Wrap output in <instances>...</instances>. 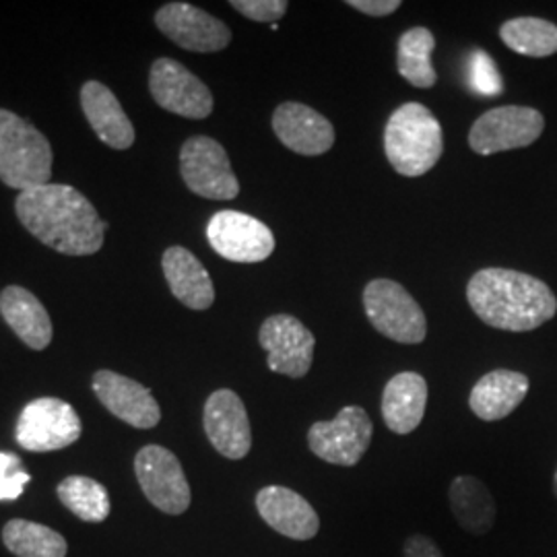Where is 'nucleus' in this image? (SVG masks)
<instances>
[{"mask_svg": "<svg viewBox=\"0 0 557 557\" xmlns=\"http://www.w3.org/2000/svg\"><path fill=\"white\" fill-rule=\"evenodd\" d=\"M59 498L75 517L85 522H101L110 517L108 490L96 479L71 475L59 485Z\"/></svg>", "mask_w": 557, "mask_h": 557, "instance_id": "nucleus-28", "label": "nucleus"}, {"mask_svg": "<svg viewBox=\"0 0 557 557\" xmlns=\"http://www.w3.org/2000/svg\"><path fill=\"white\" fill-rule=\"evenodd\" d=\"M259 341L267 351V363L275 374L304 379L310 372L317 338L296 317H269L260 326Z\"/></svg>", "mask_w": 557, "mask_h": 557, "instance_id": "nucleus-12", "label": "nucleus"}, {"mask_svg": "<svg viewBox=\"0 0 557 557\" xmlns=\"http://www.w3.org/2000/svg\"><path fill=\"white\" fill-rule=\"evenodd\" d=\"M529 379L512 370H494L471 391L469 407L483 421L508 418L529 393Z\"/></svg>", "mask_w": 557, "mask_h": 557, "instance_id": "nucleus-23", "label": "nucleus"}, {"mask_svg": "<svg viewBox=\"0 0 557 557\" xmlns=\"http://www.w3.org/2000/svg\"><path fill=\"white\" fill-rule=\"evenodd\" d=\"M50 140L29 120L0 108V180L23 193L50 184Z\"/></svg>", "mask_w": 557, "mask_h": 557, "instance_id": "nucleus-4", "label": "nucleus"}, {"mask_svg": "<svg viewBox=\"0 0 557 557\" xmlns=\"http://www.w3.org/2000/svg\"><path fill=\"white\" fill-rule=\"evenodd\" d=\"M273 131L287 149L306 158L322 156L335 145L333 124L314 108L298 101L278 106L273 114Z\"/></svg>", "mask_w": 557, "mask_h": 557, "instance_id": "nucleus-17", "label": "nucleus"}, {"mask_svg": "<svg viewBox=\"0 0 557 557\" xmlns=\"http://www.w3.org/2000/svg\"><path fill=\"white\" fill-rule=\"evenodd\" d=\"M94 391L110 413L133 428L151 430L160 423L158 400L137 380L126 379L112 370H100L94 376Z\"/></svg>", "mask_w": 557, "mask_h": 557, "instance_id": "nucleus-16", "label": "nucleus"}, {"mask_svg": "<svg viewBox=\"0 0 557 557\" xmlns=\"http://www.w3.org/2000/svg\"><path fill=\"white\" fill-rule=\"evenodd\" d=\"M469 85L475 94L485 98H494L502 94L504 85L498 69L492 57L483 50H473V54L469 57Z\"/></svg>", "mask_w": 557, "mask_h": 557, "instance_id": "nucleus-29", "label": "nucleus"}, {"mask_svg": "<svg viewBox=\"0 0 557 557\" xmlns=\"http://www.w3.org/2000/svg\"><path fill=\"white\" fill-rule=\"evenodd\" d=\"M257 510L260 518L283 537L310 541L320 531V518L310 502L283 485L260 490Z\"/></svg>", "mask_w": 557, "mask_h": 557, "instance_id": "nucleus-18", "label": "nucleus"}, {"mask_svg": "<svg viewBox=\"0 0 557 557\" xmlns=\"http://www.w3.org/2000/svg\"><path fill=\"white\" fill-rule=\"evenodd\" d=\"M15 211L23 227L66 257H89L103 246L108 223L85 195L66 184H44L20 193Z\"/></svg>", "mask_w": 557, "mask_h": 557, "instance_id": "nucleus-1", "label": "nucleus"}, {"mask_svg": "<svg viewBox=\"0 0 557 557\" xmlns=\"http://www.w3.org/2000/svg\"><path fill=\"white\" fill-rule=\"evenodd\" d=\"M502 41L517 54L545 59L557 52V25L537 17H517L499 27Z\"/></svg>", "mask_w": 557, "mask_h": 557, "instance_id": "nucleus-27", "label": "nucleus"}, {"mask_svg": "<svg viewBox=\"0 0 557 557\" xmlns=\"http://www.w3.org/2000/svg\"><path fill=\"white\" fill-rule=\"evenodd\" d=\"M384 151L400 176L419 178L428 174L444 153L438 119L423 103H403L386 122Z\"/></svg>", "mask_w": 557, "mask_h": 557, "instance_id": "nucleus-3", "label": "nucleus"}, {"mask_svg": "<svg viewBox=\"0 0 557 557\" xmlns=\"http://www.w3.org/2000/svg\"><path fill=\"white\" fill-rule=\"evenodd\" d=\"M448 499L453 515L465 531L473 535H485L492 531L498 510L483 481L471 475H460L450 483Z\"/></svg>", "mask_w": 557, "mask_h": 557, "instance_id": "nucleus-24", "label": "nucleus"}, {"mask_svg": "<svg viewBox=\"0 0 557 557\" xmlns=\"http://www.w3.org/2000/svg\"><path fill=\"white\" fill-rule=\"evenodd\" d=\"M165 281L180 304L190 310H207L215 301V287L207 269L190 250L172 246L161 257Z\"/></svg>", "mask_w": 557, "mask_h": 557, "instance_id": "nucleus-20", "label": "nucleus"}, {"mask_svg": "<svg viewBox=\"0 0 557 557\" xmlns=\"http://www.w3.org/2000/svg\"><path fill=\"white\" fill-rule=\"evenodd\" d=\"M180 174L188 190L202 199L234 200L239 182L232 170L227 151L211 137H190L180 149Z\"/></svg>", "mask_w": 557, "mask_h": 557, "instance_id": "nucleus-6", "label": "nucleus"}, {"mask_svg": "<svg viewBox=\"0 0 557 557\" xmlns=\"http://www.w3.org/2000/svg\"><path fill=\"white\" fill-rule=\"evenodd\" d=\"M149 89L160 108L184 119L202 120L213 112L211 89L178 60H156L149 73Z\"/></svg>", "mask_w": 557, "mask_h": 557, "instance_id": "nucleus-11", "label": "nucleus"}, {"mask_svg": "<svg viewBox=\"0 0 557 557\" xmlns=\"http://www.w3.org/2000/svg\"><path fill=\"white\" fill-rule=\"evenodd\" d=\"M428 405V382L416 372H400L388 380L382 393V419L395 434H411L419 428Z\"/></svg>", "mask_w": 557, "mask_h": 557, "instance_id": "nucleus-21", "label": "nucleus"}, {"mask_svg": "<svg viewBox=\"0 0 557 557\" xmlns=\"http://www.w3.org/2000/svg\"><path fill=\"white\" fill-rule=\"evenodd\" d=\"M347 4L370 17H386L400 9V0H349Z\"/></svg>", "mask_w": 557, "mask_h": 557, "instance_id": "nucleus-32", "label": "nucleus"}, {"mask_svg": "<svg viewBox=\"0 0 557 557\" xmlns=\"http://www.w3.org/2000/svg\"><path fill=\"white\" fill-rule=\"evenodd\" d=\"M363 310L380 335L403 345H418L428 335V320L421 306L397 281H370L363 289Z\"/></svg>", "mask_w": 557, "mask_h": 557, "instance_id": "nucleus-5", "label": "nucleus"}, {"mask_svg": "<svg viewBox=\"0 0 557 557\" xmlns=\"http://www.w3.org/2000/svg\"><path fill=\"white\" fill-rule=\"evenodd\" d=\"M232 9H236L239 15L259 23H277L287 13L285 0H232Z\"/></svg>", "mask_w": 557, "mask_h": 557, "instance_id": "nucleus-31", "label": "nucleus"}, {"mask_svg": "<svg viewBox=\"0 0 557 557\" xmlns=\"http://www.w3.org/2000/svg\"><path fill=\"white\" fill-rule=\"evenodd\" d=\"M0 314L27 347L41 351L50 345L52 320L29 289L9 285L0 294Z\"/></svg>", "mask_w": 557, "mask_h": 557, "instance_id": "nucleus-22", "label": "nucleus"}, {"mask_svg": "<svg viewBox=\"0 0 557 557\" xmlns=\"http://www.w3.org/2000/svg\"><path fill=\"white\" fill-rule=\"evenodd\" d=\"M156 25L165 38L188 52H220L232 41V32L223 21L188 2L163 4L156 13Z\"/></svg>", "mask_w": 557, "mask_h": 557, "instance_id": "nucleus-14", "label": "nucleus"}, {"mask_svg": "<svg viewBox=\"0 0 557 557\" xmlns=\"http://www.w3.org/2000/svg\"><path fill=\"white\" fill-rule=\"evenodd\" d=\"M545 128V119L535 108L499 106L481 114L469 133V145L478 156H494L533 145Z\"/></svg>", "mask_w": 557, "mask_h": 557, "instance_id": "nucleus-8", "label": "nucleus"}, {"mask_svg": "<svg viewBox=\"0 0 557 557\" xmlns=\"http://www.w3.org/2000/svg\"><path fill=\"white\" fill-rule=\"evenodd\" d=\"M77 411L60 398H36L21 411L17 421V444L29 453L62 450L81 438Z\"/></svg>", "mask_w": 557, "mask_h": 557, "instance_id": "nucleus-7", "label": "nucleus"}, {"mask_svg": "<svg viewBox=\"0 0 557 557\" xmlns=\"http://www.w3.org/2000/svg\"><path fill=\"white\" fill-rule=\"evenodd\" d=\"M467 299L481 322L499 331H535L557 312V298L547 283L510 269H481L469 285Z\"/></svg>", "mask_w": 557, "mask_h": 557, "instance_id": "nucleus-2", "label": "nucleus"}, {"mask_svg": "<svg viewBox=\"0 0 557 557\" xmlns=\"http://www.w3.org/2000/svg\"><path fill=\"white\" fill-rule=\"evenodd\" d=\"M403 556L405 557H444L442 549L430 537L423 535H413L407 539L405 547H403Z\"/></svg>", "mask_w": 557, "mask_h": 557, "instance_id": "nucleus-33", "label": "nucleus"}, {"mask_svg": "<svg viewBox=\"0 0 557 557\" xmlns=\"http://www.w3.org/2000/svg\"><path fill=\"white\" fill-rule=\"evenodd\" d=\"M81 108L101 143L112 149L133 147L135 126L110 87L100 81H87L81 89Z\"/></svg>", "mask_w": 557, "mask_h": 557, "instance_id": "nucleus-19", "label": "nucleus"}, {"mask_svg": "<svg viewBox=\"0 0 557 557\" xmlns=\"http://www.w3.org/2000/svg\"><path fill=\"white\" fill-rule=\"evenodd\" d=\"M32 475L25 471L20 457L11 453H0V502L17 499Z\"/></svg>", "mask_w": 557, "mask_h": 557, "instance_id": "nucleus-30", "label": "nucleus"}, {"mask_svg": "<svg viewBox=\"0 0 557 557\" xmlns=\"http://www.w3.org/2000/svg\"><path fill=\"white\" fill-rule=\"evenodd\" d=\"M202 425L207 438L221 457L239 460L246 457L252 448V430L250 419L242 398L230 391H215L205 403Z\"/></svg>", "mask_w": 557, "mask_h": 557, "instance_id": "nucleus-15", "label": "nucleus"}, {"mask_svg": "<svg viewBox=\"0 0 557 557\" xmlns=\"http://www.w3.org/2000/svg\"><path fill=\"white\" fill-rule=\"evenodd\" d=\"M554 492H556V496H557V471H556V478H554Z\"/></svg>", "mask_w": 557, "mask_h": 557, "instance_id": "nucleus-34", "label": "nucleus"}, {"mask_svg": "<svg viewBox=\"0 0 557 557\" xmlns=\"http://www.w3.org/2000/svg\"><path fill=\"white\" fill-rule=\"evenodd\" d=\"M135 473L147 499L165 515H184L190 506V485L178 457L158 444L140 448Z\"/></svg>", "mask_w": 557, "mask_h": 557, "instance_id": "nucleus-10", "label": "nucleus"}, {"mask_svg": "<svg viewBox=\"0 0 557 557\" xmlns=\"http://www.w3.org/2000/svg\"><path fill=\"white\" fill-rule=\"evenodd\" d=\"M372 434L370 416L358 405H347L333 421H317L310 428L308 446L324 462L354 467L370 448Z\"/></svg>", "mask_w": 557, "mask_h": 557, "instance_id": "nucleus-9", "label": "nucleus"}, {"mask_svg": "<svg viewBox=\"0 0 557 557\" xmlns=\"http://www.w3.org/2000/svg\"><path fill=\"white\" fill-rule=\"evenodd\" d=\"M436 48V38L428 27L407 29L397 46L398 75L409 81L413 87L430 89L436 85L438 75L432 64V52Z\"/></svg>", "mask_w": 557, "mask_h": 557, "instance_id": "nucleus-25", "label": "nucleus"}, {"mask_svg": "<svg viewBox=\"0 0 557 557\" xmlns=\"http://www.w3.org/2000/svg\"><path fill=\"white\" fill-rule=\"evenodd\" d=\"M211 248L232 262H262L275 250V236L267 223L239 213L220 211L207 225Z\"/></svg>", "mask_w": 557, "mask_h": 557, "instance_id": "nucleus-13", "label": "nucleus"}, {"mask_svg": "<svg viewBox=\"0 0 557 557\" xmlns=\"http://www.w3.org/2000/svg\"><path fill=\"white\" fill-rule=\"evenodd\" d=\"M2 541L17 557H64L66 539L50 527L15 518L4 524Z\"/></svg>", "mask_w": 557, "mask_h": 557, "instance_id": "nucleus-26", "label": "nucleus"}]
</instances>
